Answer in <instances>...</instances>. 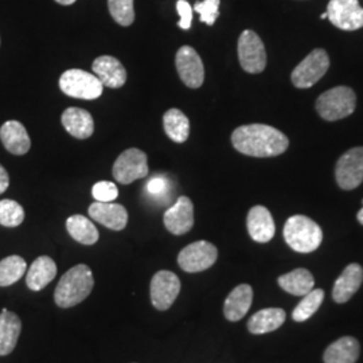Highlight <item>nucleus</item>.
I'll return each mask as SVG.
<instances>
[{
    "label": "nucleus",
    "instance_id": "nucleus-1",
    "mask_svg": "<svg viewBox=\"0 0 363 363\" xmlns=\"http://www.w3.org/2000/svg\"><path fill=\"white\" fill-rule=\"evenodd\" d=\"M234 148L253 157H272L284 154L289 140L281 130L265 124H247L232 133Z\"/></svg>",
    "mask_w": 363,
    "mask_h": 363
},
{
    "label": "nucleus",
    "instance_id": "nucleus-2",
    "mask_svg": "<svg viewBox=\"0 0 363 363\" xmlns=\"http://www.w3.org/2000/svg\"><path fill=\"white\" fill-rule=\"evenodd\" d=\"M93 286L94 279L91 268L85 264H78L61 277L54 292L55 304L61 308L74 307L91 295Z\"/></svg>",
    "mask_w": 363,
    "mask_h": 363
},
{
    "label": "nucleus",
    "instance_id": "nucleus-3",
    "mask_svg": "<svg viewBox=\"0 0 363 363\" xmlns=\"http://www.w3.org/2000/svg\"><path fill=\"white\" fill-rule=\"evenodd\" d=\"M284 238L295 252L311 253L320 247L323 232L311 218L306 216H294L286 222Z\"/></svg>",
    "mask_w": 363,
    "mask_h": 363
},
{
    "label": "nucleus",
    "instance_id": "nucleus-4",
    "mask_svg": "<svg viewBox=\"0 0 363 363\" xmlns=\"http://www.w3.org/2000/svg\"><path fill=\"white\" fill-rule=\"evenodd\" d=\"M355 104V91L347 86H337L319 96L316 111L327 121H337L354 113Z\"/></svg>",
    "mask_w": 363,
    "mask_h": 363
},
{
    "label": "nucleus",
    "instance_id": "nucleus-5",
    "mask_svg": "<svg viewBox=\"0 0 363 363\" xmlns=\"http://www.w3.org/2000/svg\"><path fill=\"white\" fill-rule=\"evenodd\" d=\"M103 86L96 74L81 69H69L60 78L61 91L73 99L96 100L103 94Z\"/></svg>",
    "mask_w": 363,
    "mask_h": 363
},
{
    "label": "nucleus",
    "instance_id": "nucleus-6",
    "mask_svg": "<svg viewBox=\"0 0 363 363\" xmlns=\"http://www.w3.org/2000/svg\"><path fill=\"white\" fill-rule=\"evenodd\" d=\"M330 67L328 54L323 49L310 52L292 72V84L298 89H308L325 76Z\"/></svg>",
    "mask_w": 363,
    "mask_h": 363
},
{
    "label": "nucleus",
    "instance_id": "nucleus-7",
    "mask_svg": "<svg viewBox=\"0 0 363 363\" xmlns=\"http://www.w3.org/2000/svg\"><path fill=\"white\" fill-rule=\"evenodd\" d=\"M238 60L241 67L250 74L261 73L267 66L265 46L259 35L245 30L238 38Z\"/></svg>",
    "mask_w": 363,
    "mask_h": 363
},
{
    "label": "nucleus",
    "instance_id": "nucleus-8",
    "mask_svg": "<svg viewBox=\"0 0 363 363\" xmlns=\"http://www.w3.org/2000/svg\"><path fill=\"white\" fill-rule=\"evenodd\" d=\"M218 250L208 241H196L182 249L178 264L184 272L196 273L206 271L214 265Z\"/></svg>",
    "mask_w": 363,
    "mask_h": 363
},
{
    "label": "nucleus",
    "instance_id": "nucleus-9",
    "mask_svg": "<svg viewBox=\"0 0 363 363\" xmlns=\"http://www.w3.org/2000/svg\"><path fill=\"white\" fill-rule=\"evenodd\" d=\"M112 174L113 178L121 184H130L132 182L145 178L148 175L147 155L138 148L124 151L117 157Z\"/></svg>",
    "mask_w": 363,
    "mask_h": 363
},
{
    "label": "nucleus",
    "instance_id": "nucleus-10",
    "mask_svg": "<svg viewBox=\"0 0 363 363\" xmlns=\"http://www.w3.org/2000/svg\"><path fill=\"white\" fill-rule=\"evenodd\" d=\"M337 184L343 190H354L363 182V147L351 148L339 157L335 167Z\"/></svg>",
    "mask_w": 363,
    "mask_h": 363
},
{
    "label": "nucleus",
    "instance_id": "nucleus-11",
    "mask_svg": "<svg viewBox=\"0 0 363 363\" xmlns=\"http://www.w3.org/2000/svg\"><path fill=\"white\" fill-rule=\"evenodd\" d=\"M327 15L334 26L345 31L363 27V9L358 0H330Z\"/></svg>",
    "mask_w": 363,
    "mask_h": 363
},
{
    "label": "nucleus",
    "instance_id": "nucleus-12",
    "mask_svg": "<svg viewBox=\"0 0 363 363\" xmlns=\"http://www.w3.org/2000/svg\"><path fill=\"white\" fill-rule=\"evenodd\" d=\"M181 292V280L175 273L160 271L151 280V301L159 311H166Z\"/></svg>",
    "mask_w": 363,
    "mask_h": 363
},
{
    "label": "nucleus",
    "instance_id": "nucleus-13",
    "mask_svg": "<svg viewBox=\"0 0 363 363\" xmlns=\"http://www.w3.org/2000/svg\"><path fill=\"white\" fill-rule=\"evenodd\" d=\"M175 65L183 84L198 89L205 81V67L199 54L191 46H182L175 57Z\"/></svg>",
    "mask_w": 363,
    "mask_h": 363
},
{
    "label": "nucleus",
    "instance_id": "nucleus-14",
    "mask_svg": "<svg viewBox=\"0 0 363 363\" xmlns=\"http://www.w3.org/2000/svg\"><path fill=\"white\" fill-rule=\"evenodd\" d=\"M164 226L169 233L175 235L189 233L194 226V205L190 198L181 196L166 210Z\"/></svg>",
    "mask_w": 363,
    "mask_h": 363
},
{
    "label": "nucleus",
    "instance_id": "nucleus-15",
    "mask_svg": "<svg viewBox=\"0 0 363 363\" xmlns=\"http://www.w3.org/2000/svg\"><path fill=\"white\" fill-rule=\"evenodd\" d=\"M89 216L93 220L104 225L112 230H123L128 222V213L124 206L113 202H94L89 208Z\"/></svg>",
    "mask_w": 363,
    "mask_h": 363
},
{
    "label": "nucleus",
    "instance_id": "nucleus-16",
    "mask_svg": "<svg viewBox=\"0 0 363 363\" xmlns=\"http://www.w3.org/2000/svg\"><path fill=\"white\" fill-rule=\"evenodd\" d=\"M247 232L259 244L269 242L276 233V226L271 211L264 206H255L247 213Z\"/></svg>",
    "mask_w": 363,
    "mask_h": 363
},
{
    "label": "nucleus",
    "instance_id": "nucleus-17",
    "mask_svg": "<svg viewBox=\"0 0 363 363\" xmlns=\"http://www.w3.org/2000/svg\"><path fill=\"white\" fill-rule=\"evenodd\" d=\"M91 69L93 74H96L103 85L108 88H121L127 81V70L115 57L103 55L96 58Z\"/></svg>",
    "mask_w": 363,
    "mask_h": 363
},
{
    "label": "nucleus",
    "instance_id": "nucleus-18",
    "mask_svg": "<svg viewBox=\"0 0 363 363\" xmlns=\"http://www.w3.org/2000/svg\"><path fill=\"white\" fill-rule=\"evenodd\" d=\"M0 140L4 148L13 155H25L31 147V140L26 128L16 120L6 121L0 127Z\"/></svg>",
    "mask_w": 363,
    "mask_h": 363
},
{
    "label": "nucleus",
    "instance_id": "nucleus-19",
    "mask_svg": "<svg viewBox=\"0 0 363 363\" xmlns=\"http://www.w3.org/2000/svg\"><path fill=\"white\" fill-rule=\"evenodd\" d=\"M362 283V267L359 264H350L337 277L333 289V298L337 303H346L361 288Z\"/></svg>",
    "mask_w": 363,
    "mask_h": 363
},
{
    "label": "nucleus",
    "instance_id": "nucleus-20",
    "mask_svg": "<svg viewBox=\"0 0 363 363\" xmlns=\"http://www.w3.org/2000/svg\"><path fill=\"white\" fill-rule=\"evenodd\" d=\"M253 301V289L247 284L235 286L223 304V315L230 322L241 320L250 310Z\"/></svg>",
    "mask_w": 363,
    "mask_h": 363
},
{
    "label": "nucleus",
    "instance_id": "nucleus-21",
    "mask_svg": "<svg viewBox=\"0 0 363 363\" xmlns=\"http://www.w3.org/2000/svg\"><path fill=\"white\" fill-rule=\"evenodd\" d=\"M62 125L67 133L76 139H88L94 132V121L91 113L81 108H67L62 113Z\"/></svg>",
    "mask_w": 363,
    "mask_h": 363
},
{
    "label": "nucleus",
    "instance_id": "nucleus-22",
    "mask_svg": "<svg viewBox=\"0 0 363 363\" xmlns=\"http://www.w3.org/2000/svg\"><path fill=\"white\" fill-rule=\"evenodd\" d=\"M22 331V322L19 316L7 308L0 312V357L9 355L16 347Z\"/></svg>",
    "mask_w": 363,
    "mask_h": 363
},
{
    "label": "nucleus",
    "instance_id": "nucleus-23",
    "mask_svg": "<svg viewBox=\"0 0 363 363\" xmlns=\"http://www.w3.org/2000/svg\"><path fill=\"white\" fill-rule=\"evenodd\" d=\"M55 276L57 265L54 259L49 256H40L31 264L27 272L26 284L31 291H42L52 283Z\"/></svg>",
    "mask_w": 363,
    "mask_h": 363
},
{
    "label": "nucleus",
    "instance_id": "nucleus-24",
    "mask_svg": "<svg viewBox=\"0 0 363 363\" xmlns=\"http://www.w3.org/2000/svg\"><path fill=\"white\" fill-rule=\"evenodd\" d=\"M286 318V311L281 308H265L249 319L247 330L255 335L268 334L284 325Z\"/></svg>",
    "mask_w": 363,
    "mask_h": 363
},
{
    "label": "nucleus",
    "instance_id": "nucleus-25",
    "mask_svg": "<svg viewBox=\"0 0 363 363\" xmlns=\"http://www.w3.org/2000/svg\"><path fill=\"white\" fill-rule=\"evenodd\" d=\"M359 343L355 337H343L327 347L325 363H355L359 357Z\"/></svg>",
    "mask_w": 363,
    "mask_h": 363
},
{
    "label": "nucleus",
    "instance_id": "nucleus-26",
    "mask_svg": "<svg viewBox=\"0 0 363 363\" xmlns=\"http://www.w3.org/2000/svg\"><path fill=\"white\" fill-rule=\"evenodd\" d=\"M279 286L291 295L304 296L308 292H311L312 288L315 286V280L310 271L298 268L292 272L280 276Z\"/></svg>",
    "mask_w": 363,
    "mask_h": 363
},
{
    "label": "nucleus",
    "instance_id": "nucleus-27",
    "mask_svg": "<svg viewBox=\"0 0 363 363\" xmlns=\"http://www.w3.org/2000/svg\"><path fill=\"white\" fill-rule=\"evenodd\" d=\"M66 229L72 238L82 245H93L99 241L97 228L91 220L81 214L69 217L66 220Z\"/></svg>",
    "mask_w": 363,
    "mask_h": 363
},
{
    "label": "nucleus",
    "instance_id": "nucleus-28",
    "mask_svg": "<svg viewBox=\"0 0 363 363\" xmlns=\"http://www.w3.org/2000/svg\"><path fill=\"white\" fill-rule=\"evenodd\" d=\"M163 127L169 139L175 143H184L190 135V121L179 109H169L163 116Z\"/></svg>",
    "mask_w": 363,
    "mask_h": 363
},
{
    "label": "nucleus",
    "instance_id": "nucleus-29",
    "mask_svg": "<svg viewBox=\"0 0 363 363\" xmlns=\"http://www.w3.org/2000/svg\"><path fill=\"white\" fill-rule=\"evenodd\" d=\"M27 264L21 256H9L0 261V286H13L26 273Z\"/></svg>",
    "mask_w": 363,
    "mask_h": 363
},
{
    "label": "nucleus",
    "instance_id": "nucleus-30",
    "mask_svg": "<svg viewBox=\"0 0 363 363\" xmlns=\"http://www.w3.org/2000/svg\"><path fill=\"white\" fill-rule=\"evenodd\" d=\"M325 298V292L322 289H312L304 298L298 303V307L292 312V318L295 322H306L311 318L315 312L319 310Z\"/></svg>",
    "mask_w": 363,
    "mask_h": 363
},
{
    "label": "nucleus",
    "instance_id": "nucleus-31",
    "mask_svg": "<svg viewBox=\"0 0 363 363\" xmlns=\"http://www.w3.org/2000/svg\"><path fill=\"white\" fill-rule=\"evenodd\" d=\"M25 220V210L13 199L0 201V225L16 228Z\"/></svg>",
    "mask_w": 363,
    "mask_h": 363
},
{
    "label": "nucleus",
    "instance_id": "nucleus-32",
    "mask_svg": "<svg viewBox=\"0 0 363 363\" xmlns=\"http://www.w3.org/2000/svg\"><path fill=\"white\" fill-rule=\"evenodd\" d=\"M108 9L120 26L128 27L133 23V0H108Z\"/></svg>",
    "mask_w": 363,
    "mask_h": 363
},
{
    "label": "nucleus",
    "instance_id": "nucleus-33",
    "mask_svg": "<svg viewBox=\"0 0 363 363\" xmlns=\"http://www.w3.org/2000/svg\"><path fill=\"white\" fill-rule=\"evenodd\" d=\"M220 0H203L196 1L194 10L201 15V22L208 26H213L220 16Z\"/></svg>",
    "mask_w": 363,
    "mask_h": 363
},
{
    "label": "nucleus",
    "instance_id": "nucleus-34",
    "mask_svg": "<svg viewBox=\"0 0 363 363\" xmlns=\"http://www.w3.org/2000/svg\"><path fill=\"white\" fill-rule=\"evenodd\" d=\"M91 194L97 202H112L118 195L116 184L112 182H99L93 186Z\"/></svg>",
    "mask_w": 363,
    "mask_h": 363
},
{
    "label": "nucleus",
    "instance_id": "nucleus-35",
    "mask_svg": "<svg viewBox=\"0 0 363 363\" xmlns=\"http://www.w3.org/2000/svg\"><path fill=\"white\" fill-rule=\"evenodd\" d=\"M177 10H178V13L181 15L179 27L183 30H189L191 27V22H193V10H191L190 3L186 1V0H178Z\"/></svg>",
    "mask_w": 363,
    "mask_h": 363
},
{
    "label": "nucleus",
    "instance_id": "nucleus-36",
    "mask_svg": "<svg viewBox=\"0 0 363 363\" xmlns=\"http://www.w3.org/2000/svg\"><path fill=\"white\" fill-rule=\"evenodd\" d=\"M166 186H167V182L164 181L163 178H154V179L148 182L147 190L151 194H160V193H163L166 190Z\"/></svg>",
    "mask_w": 363,
    "mask_h": 363
},
{
    "label": "nucleus",
    "instance_id": "nucleus-37",
    "mask_svg": "<svg viewBox=\"0 0 363 363\" xmlns=\"http://www.w3.org/2000/svg\"><path fill=\"white\" fill-rule=\"evenodd\" d=\"M10 186V177L7 169L0 164V194H3Z\"/></svg>",
    "mask_w": 363,
    "mask_h": 363
},
{
    "label": "nucleus",
    "instance_id": "nucleus-38",
    "mask_svg": "<svg viewBox=\"0 0 363 363\" xmlns=\"http://www.w3.org/2000/svg\"><path fill=\"white\" fill-rule=\"evenodd\" d=\"M57 3H60V4H62V6H70V4H73L76 0H55Z\"/></svg>",
    "mask_w": 363,
    "mask_h": 363
},
{
    "label": "nucleus",
    "instance_id": "nucleus-39",
    "mask_svg": "<svg viewBox=\"0 0 363 363\" xmlns=\"http://www.w3.org/2000/svg\"><path fill=\"white\" fill-rule=\"evenodd\" d=\"M362 205H363V199H362ZM357 218H358V220H359V223L361 225H363V208L358 211V216H357Z\"/></svg>",
    "mask_w": 363,
    "mask_h": 363
},
{
    "label": "nucleus",
    "instance_id": "nucleus-40",
    "mask_svg": "<svg viewBox=\"0 0 363 363\" xmlns=\"http://www.w3.org/2000/svg\"><path fill=\"white\" fill-rule=\"evenodd\" d=\"M320 18H322V19H327V18H328V15H327V13H322V16H320Z\"/></svg>",
    "mask_w": 363,
    "mask_h": 363
}]
</instances>
